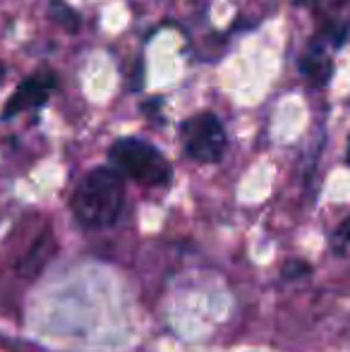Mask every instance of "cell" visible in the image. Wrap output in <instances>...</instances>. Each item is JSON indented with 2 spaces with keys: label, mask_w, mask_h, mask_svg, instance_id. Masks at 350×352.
<instances>
[{
  "label": "cell",
  "mask_w": 350,
  "mask_h": 352,
  "mask_svg": "<svg viewBox=\"0 0 350 352\" xmlns=\"http://www.w3.org/2000/svg\"><path fill=\"white\" fill-rule=\"evenodd\" d=\"M338 235H341L346 242H350V218H346V221L341 223V230H338Z\"/></svg>",
  "instance_id": "9"
},
{
  "label": "cell",
  "mask_w": 350,
  "mask_h": 352,
  "mask_svg": "<svg viewBox=\"0 0 350 352\" xmlns=\"http://www.w3.org/2000/svg\"><path fill=\"white\" fill-rule=\"evenodd\" d=\"M48 17H51V22H56L58 27H63L70 34L80 32V27H82L80 12H77L75 8H70L65 0H51V5H48Z\"/></svg>",
  "instance_id": "7"
},
{
  "label": "cell",
  "mask_w": 350,
  "mask_h": 352,
  "mask_svg": "<svg viewBox=\"0 0 350 352\" xmlns=\"http://www.w3.org/2000/svg\"><path fill=\"white\" fill-rule=\"evenodd\" d=\"M56 87H58V79H56V72L53 70L34 72L32 77L24 79V82L14 89L12 96L8 98V103H5V108H3V118L10 120V118L17 116V113H22V111L41 108L43 103L48 101V96L56 91Z\"/></svg>",
  "instance_id": "4"
},
{
  "label": "cell",
  "mask_w": 350,
  "mask_h": 352,
  "mask_svg": "<svg viewBox=\"0 0 350 352\" xmlns=\"http://www.w3.org/2000/svg\"><path fill=\"white\" fill-rule=\"evenodd\" d=\"M185 153L199 163H219L228 146V137L214 113H199L182 122Z\"/></svg>",
  "instance_id": "3"
},
{
  "label": "cell",
  "mask_w": 350,
  "mask_h": 352,
  "mask_svg": "<svg viewBox=\"0 0 350 352\" xmlns=\"http://www.w3.org/2000/svg\"><path fill=\"white\" fill-rule=\"evenodd\" d=\"M108 161L122 177L142 182L146 187H166L173 177L171 163L151 144L137 137H122L108 148Z\"/></svg>",
  "instance_id": "2"
},
{
  "label": "cell",
  "mask_w": 350,
  "mask_h": 352,
  "mask_svg": "<svg viewBox=\"0 0 350 352\" xmlns=\"http://www.w3.org/2000/svg\"><path fill=\"white\" fill-rule=\"evenodd\" d=\"M300 72H303V77L307 79L309 87L322 89V87H327V84L331 82L333 63L324 56L322 46H317V43H314V46L309 48L303 58H300Z\"/></svg>",
  "instance_id": "5"
},
{
  "label": "cell",
  "mask_w": 350,
  "mask_h": 352,
  "mask_svg": "<svg viewBox=\"0 0 350 352\" xmlns=\"http://www.w3.org/2000/svg\"><path fill=\"white\" fill-rule=\"evenodd\" d=\"M53 252H56V242H53L51 232L46 230L32 247H29V252L24 254L22 264H19V271H22L27 278H34V276H39L43 271V266L48 264V259L53 256Z\"/></svg>",
  "instance_id": "6"
},
{
  "label": "cell",
  "mask_w": 350,
  "mask_h": 352,
  "mask_svg": "<svg viewBox=\"0 0 350 352\" xmlns=\"http://www.w3.org/2000/svg\"><path fill=\"white\" fill-rule=\"evenodd\" d=\"M125 206V180L113 166L89 170L70 199L72 216L85 228H108L120 218Z\"/></svg>",
  "instance_id": "1"
},
{
  "label": "cell",
  "mask_w": 350,
  "mask_h": 352,
  "mask_svg": "<svg viewBox=\"0 0 350 352\" xmlns=\"http://www.w3.org/2000/svg\"><path fill=\"white\" fill-rule=\"evenodd\" d=\"M348 163H350V140H348Z\"/></svg>",
  "instance_id": "10"
},
{
  "label": "cell",
  "mask_w": 350,
  "mask_h": 352,
  "mask_svg": "<svg viewBox=\"0 0 350 352\" xmlns=\"http://www.w3.org/2000/svg\"><path fill=\"white\" fill-rule=\"evenodd\" d=\"M307 271H309V266H305V264H300V266L288 264V266H285V276H290V278H293V276H298V274H307Z\"/></svg>",
  "instance_id": "8"
}]
</instances>
